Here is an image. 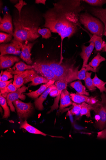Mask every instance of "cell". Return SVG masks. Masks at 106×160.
I'll return each instance as SVG.
<instances>
[{
  "mask_svg": "<svg viewBox=\"0 0 106 160\" xmlns=\"http://www.w3.org/2000/svg\"><path fill=\"white\" fill-rule=\"evenodd\" d=\"M44 27L48 28L51 32L58 33L62 39V45L66 38H70L78 30V26L68 20L61 13L53 8L44 14Z\"/></svg>",
  "mask_w": 106,
  "mask_h": 160,
  "instance_id": "1",
  "label": "cell"
},
{
  "mask_svg": "<svg viewBox=\"0 0 106 160\" xmlns=\"http://www.w3.org/2000/svg\"><path fill=\"white\" fill-rule=\"evenodd\" d=\"M15 29L14 39L22 43L24 41H32L39 37V28L34 24L19 17L14 20Z\"/></svg>",
  "mask_w": 106,
  "mask_h": 160,
  "instance_id": "2",
  "label": "cell"
},
{
  "mask_svg": "<svg viewBox=\"0 0 106 160\" xmlns=\"http://www.w3.org/2000/svg\"><path fill=\"white\" fill-rule=\"evenodd\" d=\"M53 4L56 10L64 14L70 21L79 25L80 13L84 9L81 1H61Z\"/></svg>",
  "mask_w": 106,
  "mask_h": 160,
  "instance_id": "3",
  "label": "cell"
},
{
  "mask_svg": "<svg viewBox=\"0 0 106 160\" xmlns=\"http://www.w3.org/2000/svg\"><path fill=\"white\" fill-rule=\"evenodd\" d=\"M58 81L63 80L68 83L78 80L79 67H75L73 64L68 62H59L53 61H48Z\"/></svg>",
  "mask_w": 106,
  "mask_h": 160,
  "instance_id": "4",
  "label": "cell"
},
{
  "mask_svg": "<svg viewBox=\"0 0 106 160\" xmlns=\"http://www.w3.org/2000/svg\"><path fill=\"white\" fill-rule=\"evenodd\" d=\"M79 21L93 35H96L102 38L104 36V25L98 18L85 12L80 14Z\"/></svg>",
  "mask_w": 106,
  "mask_h": 160,
  "instance_id": "5",
  "label": "cell"
},
{
  "mask_svg": "<svg viewBox=\"0 0 106 160\" xmlns=\"http://www.w3.org/2000/svg\"><path fill=\"white\" fill-rule=\"evenodd\" d=\"M101 101H99L96 104L92 106L96 114H97L100 118L99 122L95 123L96 127L99 130L104 129L106 125V95L102 93L101 96Z\"/></svg>",
  "mask_w": 106,
  "mask_h": 160,
  "instance_id": "6",
  "label": "cell"
},
{
  "mask_svg": "<svg viewBox=\"0 0 106 160\" xmlns=\"http://www.w3.org/2000/svg\"><path fill=\"white\" fill-rule=\"evenodd\" d=\"M32 67V69L37 74L47 78L49 81H58L48 61H38L34 63Z\"/></svg>",
  "mask_w": 106,
  "mask_h": 160,
  "instance_id": "7",
  "label": "cell"
},
{
  "mask_svg": "<svg viewBox=\"0 0 106 160\" xmlns=\"http://www.w3.org/2000/svg\"><path fill=\"white\" fill-rule=\"evenodd\" d=\"M38 76L39 74L34 70H27L20 75H14L13 84L18 89L24 84L31 82L34 78Z\"/></svg>",
  "mask_w": 106,
  "mask_h": 160,
  "instance_id": "8",
  "label": "cell"
},
{
  "mask_svg": "<svg viewBox=\"0 0 106 160\" xmlns=\"http://www.w3.org/2000/svg\"><path fill=\"white\" fill-rule=\"evenodd\" d=\"M13 104L21 121L27 119L32 112L33 107L31 103H24L18 99L13 101Z\"/></svg>",
  "mask_w": 106,
  "mask_h": 160,
  "instance_id": "9",
  "label": "cell"
},
{
  "mask_svg": "<svg viewBox=\"0 0 106 160\" xmlns=\"http://www.w3.org/2000/svg\"><path fill=\"white\" fill-rule=\"evenodd\" d=\"M22 43L13 39L9 43H2L0 45L1 56L9 54H19L21 52Z\"/></svg>",
  "mask_w": 106,
  "mask_h": 160,
  "instance_id": "10",
  "label": "cell"
},
{
  "mask_svg": "<svg viewBox=\"0 0 106 160\" xmlns=\"http://www.w3.org/2000/svg\"><path fill=\"white\" fill-rule=\"evenodd\" d=\"M28 88V87L23 86L16 91L8 94L7 98V103L12 112H15L16 110V108H15L13 104V102L19 98L25 99V97L22 93L25 92Z\"/></svg>",
  "mask_w": 106,
  "mask_h": 160,
  "instance_id": "11",
  "label": "cell"
},
{
  "mask_svg": "<svg viewBox=\"0 0 106 160\" xmlns=\"http://www.w3.org/2000/svg\"><path fill=\"white\" fill-rule=\"evenodd\" d=\"M70 97L74 103L81 104L85 102L93 106L98 103L99 100L96 97H89L84 95H79L77 93H70Z\"/></svg>",
  "mask_w": 106,
  "mask_h": 160,
  "instance_id": "12",
  "label": "cell"
},
{
  "mask_svg": "<svg viewBox=\"0 0 106 160\" xmlns=\"http://www.w3.org/2000/svg\"><path fill=\"white\" fill-rule=\"evenodd\" d=\"M13 27L10 14L7 13L5 14L3 18L0 19V30L13 36Z\"/></svg>",
  "mask_w": 106,
  "mask_h": 160,
  "instance_id": "13",
  "label": "cell"
},
{
  "mask_svg": "<svg viewBox=\"0 0 106 160\" xmlns=\"http://www.w3.org/2000/svg\"><path fill=\"white\" fill-rule=\"evenodd\" d=\"M54 83L57 87L58 93L56 98L55 99L54 104L51 107V109L48 113L58 109L60 95H61L62 91L67 88L68 82L67 81L63 80H59L56 81Z\"/></svg>",
  "mask_w": 106,
  "mask_h": 160,
  "instance_id": "14",
  "label": "cell"
},
{
  "mask_svg": "<svg viewBox=\"0 0 106 160\" xmlns=\"http://www.w3.org/2000/svg\"><path fill=\"white\" fill-rule=\"evenodd\" d=\"M33 45V43H26L25 44L22 43L21 58L28 65H31L33 63L31 52Z\"/></svg>",
  "mask_w": 106,
  "mask_h": 160,
  "instance_id": "15",
  "label": "cell"
},
{
  "mask_svg": "<svg viewBox=\"0 0 106 160\" xmlns=\"http://www.w3.org/2000/svg\"><path fill=\"white\" fill-rule=\"evenodd\" d=\"M95 47L94 43L92 42H90L88 46H85L84 45L82 46V52L80 54L83 60L82 68H85L87 65L88 60Z\"/></svg>",
  "mask_w": 106,
  "mask_h": 160,
  "instance_id": "16",
  "label": "cell"
},
{
  "mask_svg": "<svg viewBox=\"0 0 106 160\" xmlns=\"http://www.w3.org/2000/svg\"><path fill=\"white\" fill-rule=\"evenodd\" d=\"M20 61L17 57L12 56L3 55L0 57L1 69L10 68L15 63Z\"/></svg>",
  "mask_w": 106,
  "mask_h": 160,
  "instance_id": "17",
  "label": "cell"
},
{
  "mask_svg": "<svg viewBox=\"0 0 106 160\" xmlns=\"http://www.w3.org/2000/svg\"><path fill=\"white\" fill-rule=\"evenodd\" d=\"M57 89V87L55 84H53L51 85L39 98L35 100V104L36 108L39 111L43 110L44 108L43 105L44 102L52 90Z\"/></svg>",
  "mask_w": 106,
  "mask_h": 160,
  "instance_id": "18",
  "label": "cell"
},
{
  "mask_svg": "<svg viewBox=\"0 0 106 160\" xmlns=\"http://www.w3.org/2000/svg\"><path fill=\"white\" fill-rule=\"evenodd\" d=\"M29 69H32V66L27 65L20 62L16 63L13 68H8L7 70L12 75H20L25 71Z\"/></svg>",
  "mask_w": 106,
  "mask_h": 160,
  "instance_id": "19",
  "label": "cell"
},
{
  "mask_svg": "<svg viewBox=\"0 0 106 160\" xmlns=\"http://www.w3.org/2000/svg\"><path fill=\"white\" fill-rule=\"evenodd\" d=\"M70 94L67 89H65L62 91L60 97V105L59 112H61L65 108L72 105L71 99Z\"/></svg>",
  "mask_w": 106,
  "mask_h": 160,
  "instance_id": "20",
  "label": "cell"
},
{
  "mask_svg": "<svg viewBox=\"0 0 106 160\" xmlns=\"http://www.w3.org/2000/svg\"><path fill=\"white\" fill-rule=\"evenodd\" d=\"M91 12L94 16L101 20L104 25V31L106 30V8H92Z\"/></svg>",
  "mask_w": 106,
  "mask_h": 160,
  "instance_id": "21",
  "label": "cell"
},
{
  "mask_svg": "<svg viewBox=\"0 0 106 160\" xmlns=\"http://www.w3.org/2000/svg\"><path fill=\"white\" fill-rule=\"evenodd\" d=\"M55 81H50L48 83L42 85L38 90L32 92L25 94L30 98L34 99H37L38 97L44 92L51 85L53 84Z\"/></svg>",
  "mask_w": 106,
  "mask_h": 160,
  "instance_id": "22",
  "label": "cell"
},
{
  "mask_svg": "<svg viewBox=\"0 0 106 160\" xmlns=\"http://www.w3.org/2000/svg\"><path fill=\"white\" fill-rule=\"evenodd\" d=\"M70 86L77 92L76 93L81 95L89 96L90 94L86 92V88L82 84L81 81L79 80L71 82Z\"/></svg>",
  "mask_w": 106,
  "mask_h": 160,
  "instance_id": "23",
  "label": "cell"
},
{
  "mask_svg": "<svg viewBox=\"0 0 106 160\" xmlns=\"http://www.w3.org/2000/svg\"><path fill=\"white\" fill-rule=\"evenodd\" d=\"M20 128L24 129L28 132L32 134L41 135L44 136L47 135V134L42 132L33 126L29 124L26 120L21 124Z\"/></svg>",
  "mask_w": 106,
  "mask_h": 160,
  "instance_id": "24",
  "label": "cell"
},
{
  "mask_svg": "<svg viewBox=\"0 0 106 160\" xmlns=\"http://www.w3.org/2000/svg\"><path fill=\"white\" fill-rule=\"evenodd\" d=\"M92 72H87L86 74V78L84 80L85 84L88 90L91 92H94L96 89V87L94 85L93 79L91 78Z\"/></svg>",
  "mask_w": 106,
  "mask_h": 160,
  "instance_id": "25",
  "label": "cell"
},
{
  "mask_svg": "<svg viewBox=\"0 0 106 160\" xmlns=\"http://www.w3.org/2000/svg\"><path fill=\"white\" fill-rule=\"evenodd\" d=\"M103 41L102 37L94 35L88 42H93L94 43L96 51H100L102 50Z\"/></svg>",
  "mask_w": 106,
  "mask_h": 160,
  "instance_id": "26",
  "label": "cell"
},
{
  "mask_svg": "<svg viewBox=\"0 0 106 160\" xmlns=\"http://www.w3.org/2000/svg\"><path fill=\"white\" fill-rule=\"evenodd\" d=\"M93 107L85 102L81 103V109L80 111L81 117L83 115H85L88 118L91 117L90 111L93 110Z\"/></svg>",
  "mask_w": 106,
  "mask_h": 160,
  "instance_id": "27",
  "label": "cell"
},
{
  "mask_svg": "<svg viewBox=\"0 0 106 160\" xmlns=\"http://www.w3.org/2000/svg\"><path fill=\"white\" fill-rule=\"evenodd\" d=\"M0 104L4 110V114L3 118H8L10 116V110L8 106V103L5 98L1 95L0 96Z\"/></svg>",
  "mask_w": 106,
  "mask_h": 160,
  "instance_id": "28",
  "label": "cell"
},
{
  "mask_svg": "<svg viewBox=\"0 0 106 160\" xmlns=\"http://www.w3.org/2000/svg\"><path fill=\"white\" fill-rule=\"evenodd\" d=\"M105 60V58L102 56L100 53H98L92 61L89 63L88 65L95 69L97 70V68L99 66L100 64Z\"/></svg>",
  "mask_w": 106,
  "mask_h": 160,
  "instance_id": "29",
  "label": "cell"
},
{
  "mask_svg": "<svg viewBox=\"0 0 106 160\" xmlns=\"http://www.w3.org/2000/svg\"><path fill=\"white\" fill-rule=\"evenodd\" d=\"M93 80L94 85L102 93L104 92L106 93V88L105 86L106 82L99 79L96 74Z\"/></svg>",
  "mask_w": 106,
  "mask_h": 160,
  "instance_id": "30",
  "label": "cell"
},
{
  "mask_svg": "<svg viewBox=\"0 0 106 160\" xmlns=\"http://www.w3.org/2000/svg\"><path fill=\"white\" fill-rule=\"evenodd\" d=\"M92 71L94 72H96L97 70L87 65L85 68H81V70L78 71V80H85L86 78V74L88 71Z\"/></svg>",
  "mask_w": 106,
  "mask_h": 160,
  "instance_id": "31",
  "label": "cell"
},
{
  "mask_svg": "<svg viewBox=\"0 0 106 160\" xmlns=\"http://www.w3.org/2000/svg\"><path fill=\"white\" fill-rule=\"evenodd\" d=\"M49 81L47 78L39 75L35 77L32 80V82L29 84V85L30 86H36L43 83H47Z\"/></svg>",
  "mask_w": 106,
  "mask_h": 160,
  "instance_id": "32",
  "label": "cell"
},
{
  "mask_svg": "<svg viewBox=\"0 0 106 160\" xmlns=\"http://www.w3.org/2000/svg\"><path fill=\"white\" fill-rule=\"evenodd\" d=\"M72 105L73 106V108L68 111L67 116L70 115H77L80 113L81 103L78 104L74 102Z\"/></svg>",
  "mask_w": 106,
  "mask_h": 160,
  "instance_id": "33",
  "label": "cell"
},
{
  "mask_svg": "<svg viewBox=\"0 0 106 160\" xmlns=\"http://www.w3.org/2000/svg\"><path fill=\"white\" fill-rule=\"evenodd\" d=\"M38 33L43 38L47 39L52 36L51 32L48 28H39L38 30Z\"/></svg>",
  "mask_w": 106,
  "mask_h": 160,
  "instance_id": "34",
  "label": "cell"
},
{
  "mask_svg": "<svg viewBox=\"0 0 106 160\" xmlns=\"http://www.w3.org/2000/svg\"><path fill=\"white\" fill-rule=\"evenodd\" d=\"M83 1L94 6H102L106 3V1L104 0H84Z\"/></svg>",
  "mask_w": 106,
  "mask_h": 160,
  "instance_id": "35",
  "label": "cell"
},
{
  "mask_svg": "<svg viewBox=\"0 0 106 160\" xmlns=\"http://www.w3.org/2000/svg\"><path fill=\"white\" fill-rule=\"evenodd\" d=\"M13 35L7 34L3 32L0 33V43H5L7 42L12 39Z\"/></svg>",
  "mask_w": 106,
  "mask_h": 160,
  "instance_id": "36",
  "label": "cell"
},
{
  "mask_svg": "<svg viewBox=\"0 0 106 160\" xmlns=\"http://www.w3.org/2000/svg\"><path fill=\"white\" fill-rule=\"evenodd\" d=\"M16 87L12 83L9 84L4 89L1 91V94L4 93L9 94V93L14 92L17 90Z\"/></svg>",
  "mask_w": 106,
  "mask_h": 160,
  "instance_id": "37",
  "label": "cell"
},
{
  "mask_svg": "<svg viewBox=\"0 0 106 160\" xmlns=\"http://www.w3.org/2000/svg\"><path fill=\"white\" fill-rule=\"evenodd\" d=\"M2 78L1 79V81L5 82L8 81V80L10 79L13 78L12 74L10 73V72L7 70L3 72L2 71Z\"/></svg>",
  "mask_w": 106,
  "mask_h": 160,
  "instance_id": "38",
  "label": "cell"
},
{
  "mask_svg": "<svg viewBox=\"0 0 106 160\" xmlns=\"http://www.w3.org/2000/svg\"><path fill=\"white\" fill-rule=\"evenodd\" d=\"M26 5L27 3L25 2L22 1V0H20L19 2L14 6V7L16 8L19 12L20 18H21V12L22 9L24 6Z\"/></svg>",
  "mask_w": 106,
  "mask_h": 160,
  "instance_id": "39",
  "label": "cell"
},
{
  "mask_svg": "<svg viewBox=\"0 0 106 160\" xmlns=\"http://www.w3.org/2000/svg\"><path fill=\"white\" fill-rule=\"evenodd\" d=\"M97 138L98 139H106V125L104 129L97 133Z\"/></svg>",
  "mask_w": 106,
  "mask_h": 160,
  "instance_id": "40",
  "label": "cell"
},
{
  "mask_svg": "<svg viewBox=\"0 0 106 160\" xmlns=\"http://www.w3.org/2000/svg\"><path fill=\"white\" fill-rule=\"evenodd\" d=\"M13 81V80L7 81H1L0 82V89L1 91L4 89L6 87Z\"/></svg>",
  "mask_w": 106,
  "mask_h": 160,
  "instance_id": "41",
  "label": "cell"
},
{
  "mask_svg": "<svg viewBox=\"0 0 106 160\" xmlns=\"http://www.w3.org/2000/svg\"><path fill=\"white\" fill-rule=\"evenodd\" d=\"M58 93V91L57 89H54L52 90L49 93V95L50 96L55 97H56Z\"/></svg>",
  "mask_w": 106,
  "mask_h": 160,
  "instance_id": "42",
  "label": "cell"
},
{
  "mask_svg": "<svg viewBox=\"0 0 106 160\" xmlns=\"http://www.w3.org/2000/svg\"><path fill=\"white\" fill-rule=\"evenodd\" d=\"M46 0H36L35 3L37 4H41L44 5H45Z\"/></svg>",
  "mask_w": 106,
  "mask_h": 160,
  "instance_id": "43",
  "label": "cell"
},
{
  "mask_svg": "<svg viewBox=\"0 0 106 160\" xmlns=\"http://www.w3.org/2000/svg\"><path fill=\"white\" fill-rule=\"evenodd\" d=\"M103 52H105L106 53V43L104 41H103Z\"/></svg>",
  "mask_w": 106,
  "mask_h": 160,
  "instance_id": "44",
  "label": "cell"
},
{
  "mask_svg": "<svg viewBox=\"0 0 106 160\" xmlns=\"http://www.w3.org/2000/svg\"><path fill=\"white\" fill-rule=\"evenodd\" d=\"M104 36H105L106 37V30L104 31ZM105 43H106V41L105 42Z\"/></svg>",
  "mask_w": 106,
  "mask_h": 160,
  "instance_id": "45",
  "label": "cell"
}]
</instances>
